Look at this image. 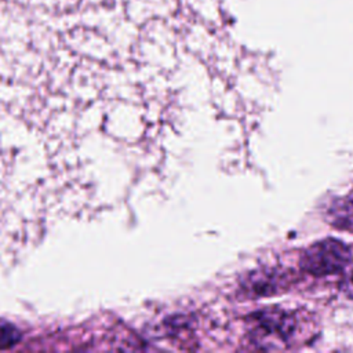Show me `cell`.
<instances>
[{
	"mask_svg": "<svg viewBox=\"0 0 353 353\" xmlns=\"http://www.w3.org/2000/svg\"><path fill=\"white\" fill-rule=\"evenodd\" d=\"M341 288H342V291H343L347 296H350V298L353 299V272L342 281Z\"/></svg>",
	"mask_w": 353,
	"mask_h": 353,
	"instance_id": "obj_5",
	"label": "cell"
},
{
	"mask_svg": "<svg viewBox=\"0 0 353 353\" xmlns=\"http://www.w3.org/2000/svg\"><path fill=\"white\" fill-rule=\"evenodd\" d=\"M251 334L261 349H281L296 334L298 317L294 312L281 307H265L248 319Z\"/></svg>",
	"mask_w": 353,
	"mask_h": 353,
	"instance_id": "obj_1",
	"label": "cell"
},
{
	"mask_svg": "<svg viewBox=\"0 0 353 353\" xmlns=\"http://www.w3.org/2000/svg\"><path fill=\"white\" fill-rule=\"evenodd\" d=\"M353 259L349 245L336 239H324L309 245L301 255V268L313 276L341 273Z\"/></svg>",
	"mask_w": 353,
	"mask_h": 353,
	"instance_id": "obj_2",
	"label": "cell"
},
{
	"mask_svg": "<svg viewBox=\"0 0 353 353\" xmlns=\"http://www.w3.org/2000/svg\"><path fill=\"white\" fill-rule=\"evenodd\" d=\"M327 214L328 222L334 226L353 230V192L334 200Z\"/></svg>",
	"mask_w": 353,
	"mask_h": 353,
	"instance_id": "obj_4",
	"label": "cell"
},
{
	"mask_svg": "<svg viewBox=\"0 0 353 353\" xmlns=\"http://www.w3.org/2000/svg\"><path fill=\"white\" fill-rule=\"evenodd\" d=\"M290 284L288 276L277 269L259 268L250 272L241 281V288L248 296H268L279 294Z\"/></svg>",
	"mask_w": 353,
	"mask_h": 353,
	"instance_id": "obj_3",
	"label": "cell"
}]
</instances>
